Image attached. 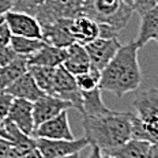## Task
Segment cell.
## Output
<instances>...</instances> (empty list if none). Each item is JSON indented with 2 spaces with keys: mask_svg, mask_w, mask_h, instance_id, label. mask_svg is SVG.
Segmentation results:
<instances>
[{
  "mask_svg": "<svg viewBox=\"0 0 158 158\" xmlns=\"http://www.w3.org/2000/svg\"><path fill=\"white\" fill-rule=\"evenodd\" d=\"M139 47L135 41L121 45L110 63L101 72L100 89L121 98L136 91L142 83V70L138 60Z\"/></svg>",
  "mask_w": 158,
  "mask_h": 158,
  "instance_id": "cell-1",
  "label": "cell"
},
{
  "mask_svg": "<svg viewBox=\"0 0 158 158\" xmlns=\"http://www.w3.org/2000/svg\"><path fill=\"white\" fill-rule=\"evenodd\" d=\"M85 138L101 150L112 149L132 139V112L108 110L101 114H82Z\"/></svg>",
  "mask_w": 158,
  "mask_h": 158,
  "instance_id": "cell-2",
  "label": "cell"
},
{
  "mask_svg": "<svg viewBox=\"0 0 158 158\" xmlns=\"http://www.w3.org/2000/svg\"><path fill=\"white\" fill-rule=\"evenodd\" d=\"M134 14L131 4L124 0H85L82 15L91 18L100 25H108L116 31L130 22Z\"/></svg>",
  "mask_w": 158,
  "mask_h": 158,
  "instance_id": "cell-3",
  "label": "cell"
},
{
  "mask_svg": "<svg viewBox=\"0 0 158 158\" xmlns=\"http://www.w3.org/2000/svg\"><path fill=\"white\" fill-rule=\"evenodd\" d=\"M83 4L85 0H45L35 18L41 27L56 19H72L82 15Z\"/></svg>",
  "mask_w": 158,
  "mask_h": 158,
  "instance_id": "cell-4",
  "label": "cell"
},
{
  "mask_svg": "<svg viewBox=\"0 0 158 158\" xmlns=\"http://www.w3.org/2000/svg\"><path fill=\"white\" fill-rule=\"evenodd\" d=\"M52 95L71 102L72 108L78 112L82 110V93L77 85V79L70 71L65 70L63 64L56 67Z\"/></svg>",
  "mask_w": 158,
  "mask_h": 158,
  "instance_id": "cell-5",
  "label": "cell"
},
{
  "mask_svg": "<svg viewBox=\"0 0 158 158\" xmlns=\"http://www.w3.org/2000/svg\"><path fill=\"white\" fill-rule=\"evenodd\" d=\"M35 147L42 154L44 158H59L70 154L81 153L86 146L89 140L86 138L81 139H45V138H34Z\"/></svg>",
  "mask_w": 158,
  "mask_h": 158,
  "instance_id": "cell-6",
  "label": "cell"
},
{
  "mask_svg": "<svg viewBox=\"0 0 158 158\" xmlns=\"http://www.w3.org/2000/svg\"><path fill=\"white\" fill-rule=\"evenodd\" d=\"M120 47L121 44L117 37H112V38L98 37L85 45L89 59H90L91 67H94L95 70L101 72L110 63V60L114 57V55L117 53Z\"/></svg>",
  "mask_w": 158,
  "mask_h": 158,
  "instance_id": "cell-7",
  "label": "cell"
},
{
  "mask_svg": "<svg viewBox=\"0 0 158 158\" xmlns=\"http://www.w3.org/2000/svg\"><path fill=\"white\" fill-rule=\"evenodd\" d=\"M4 21L8 25L12 35L42 40L41 25H40L38 19L34 15L11 10L4 15Z\"/></svg>",
  "mask_w": 158,
  "mask_h": 158,
  "instance_id": "cell-8",
  "label": "cell"
},
{
  "mask_svg": "<svg viewBox=\"0 0 158 158\" xmlns=\"http://www.w3.org/2000/svg\"><path fill=\"white\" fill-rule=\"evenodd\" d=\"M72 108L71 102L52 94H44L41 98L33 102V117H34V127H38L44 121L60 114L63 110Z\"/></svg>",
  "mask_w": 158,
  "mask_h": 158,
  "instance_id": "cell-9",
  "label": "cell"
},
{
  "mask_svg": "<svg viewBox=\"0 0 158 158\" xmlns=\"http://www.w3.org/2000/svg\"><path fill=\"white\" fill-rule=\"evenodd\" d=\"M33 138L45 139H74V134L70 127L68 112L63 110L60 114L49 118L34 128Z\"/></svg>",
  "mask_w": 158,
  "mask_h": 158,
  "instance_id": "cell-10",
  "label": "cell"
},
{
  "mask_svg": "<svg viewBox=\"0 0 158 158\" xmlns=\"http://www.w3.org/2000/svg\"><path fill=\"white\" fill-rule=\"evenodd\" d=\"M132 105L136 116L144 123L158 121V89L150 87L147 90L138 91Z\"/></svg>",
  "mask_w": 158,
  "mask_h": 158,
  "instance_id": "cell-11",
  "label": "cell"
},
{
  "mask_svg": "<svg viewBox=\"0 0 158 158\" xmlns=\"http://www.w3.org/2000/svg\"><path fill=\"white\" fill-rule=\"evenodd\" d=\"M71 19H56L42 26V40L47 44L57 48H67L74 44L75 40L70 30Z\"/></svg>",
  "mask_w": 158,
  "mask_h": 158,
  "instance_id": "cell-12",
  "label": "cell"
},
{
  "mask_svg": "<svg viewBox=\"0 0 158 158\" xmlns=\"http://www.w3.org/2000/svg\"><path fill=\"white\" fill-rule=\"evenodd\" d=\"M7 118L16 124L19 130H22L26 135L33 136L34 132V117H33V102L22 98H14L10 108Z\"/></svg>",
  "mask_w": 158,
  "mask_h": 158,
  "instance_id": "cell-13",
  "label": "cell"
},
{
  "mask_svg": "<svg viewBox=\"0 0 158 158\" xmlns=\"http://www.w3.org/2000/svg\"><path fill=\"white\" fill-rule=\"evenodd\" d=\"M8 94H11L14 98H22V100H27L30 102H34L38 98H41L45 93L38 87L35 83L34 78L31 77L30 72H26L21 78H18L15 82H12L8 87L4 89Z\"/></svg>",
  "mask_w": 158,
  "mask_h": 158,
  "instance_id": "cell-14",
  "label": "cell"
},
{
  "mask_svg": "<svg viewBox=\"0 0 158 158\" xmlns=\"http://www.w3.org/2000/svg\"><path fill=\"white\" fill-rule=\"evenodd\" d=\"M70 30L75 42L86 45L100 37V23L86 15H79L71 19Z\"/></svg>",
  "mask_w": 158,
  "mask_h": 158,
  "instance_id": "cell-15",
  "label": "cell"
},
{
  "mask_svg": "<svg viewBox=\"0 0 158 158\" xmlns=\"http://www.w3.org/2000/svg\"><path fill=\"white\" fill-rule=\"evenodd\" d=\"M67 57V49L57 48L45 42L37 52L27 56L29 65H45V67H59Z\"/></svg>",
  "mask_w": 158,
  "mask_h": 158,
  "instance_id": "cell-16",
  "label": "cell"
},
{
  "mask_svg": "<svg viewBox=\"0 0 158 158\" xmlns=\"http://www.w3.org/2000/svg\"><path fill=\"white\" fill-rule=\"evenodd\" d=\"M67 49V57H65L63 67L68 70L74 77L81 75L83 72H87L90 70V59H89L87 51L85 45H81L78 42H74Z\"/></svg>",
  "mask_w": 158,
  "mask_h": 158,
  "instance_id": "cell-17",
  "label": "cell"
},
{
  "mask_svg": "<svg viewBox=\"0 0 158 158\" xmlns=\"http://www.w3.org/2000/svg\"><path fill=\"white\" fill-rule=\"evenodd\" d=\"M151 143L142 139H130L128 142L112 149L102 150L104 154L114 158H147Z\"/></svg>",
  "mask_w": 158,
  "mask_h": 158,
  "instance_id": "cell-18",
  "label": "cell"
},
{
  "mask_svg": "<svg viewBox=\"0 0 158 158\" xmlns=\"http://www.w3.org/2000/svg\"><path fill=\"white\" fill-rule=\"evenodd\" d=\"M157 33H158V4L140 16L139 33H138V37L135 40L139 49L143 48L149 41L156 38Z\"/></svg>",
  "mask_w": 158,
  "mask_h": 158,
  "instance_id": "cell-19",
  "label": "cell"
},
{
  "mask_svg": "<svg viewBox=\"0 0 158 158\" xmlns=\"http://www.w3.org/2000/svg\"><path fill=\"white\" fill-rule=\"evenodd\" d=\"M29 71L27 56L18 55L10 64L0 68V90H4L12 82Z\"/></svg>",
  "mask_w": 158,
  "mask_h": 158,
  "instance_id": "cell-20",
  "label": "cell"
},
{
  "mask_svg": "<svg viewBox=\"0 0 158 158\" xmlns=\"http://www.w3.org/2000/svg\"><path fill=\"white\" fill-rule=\"evenodd\" d=\"M101 89L97 87L90 91H81L82 93V110L79 112L85 116H94V114H101L108 112L106 106H105L102 97H101Z\"/></svg>",
  "mask_w": 158,
  "mask_h": 158,
  "instance_id": "cell-21",
  "label": "cell"
},
{
  "mask_svg": "<svg viewBox=\"0 0 158 158\" xmlns=\"http://www.w3.org/2000/svg\"><path fill=\"white\" fill-rule=\"evenodd\" d=\"M29 72L34 78L38 87L45 94H52L53 81L56 74V67H45V65H29Z\"/></svg>",
  "mask_w": 158,
  "mask_h": 158,
  "instance_id": "cell-22",
  "label": "cell"
},
{
  "mask_svg": "<svg viewBox=\"0 0 158 158\" xmlns=\"http://www.w3.org/2000/svg\"><path fill=\"white\" fill-rule=\"evenodd\" d=\"M44 44L45 41L41 38H27V37H19V35H12L11 37L12 49L18 55H23V56L33 55Z\"/></svg>",
  "mask_w": 158,
  "mask_h": 158,
  "instance_id": "cell-23",
  "label": "cell"
},
{
  "mask_svg": "<svg viewBox=\"0 0 158 158\" xmlns=\"http://www.w3.org/2000/svg\"><path fill=\"white\" fill-rule=\"evenodd\" d=\"M75 79H77V85L81 91L94 90V89L100 87L101 71L95 70L94 67L90 65V70L87 72H83V74H81V75H77Z\"/></svg>",
  "mask_w": 158,
  "mask_h": 158,
  "instance_id": "cell-24",
  "label": "cell"
},
{
  "mask_svg": "<svg viewBox=\"0 0 158 158\" xmlns=\"http://www.w3.org/2000/svg\"><path fill=\"white\" fill-rule=\"evenodd\" d=\"M45 0H15L14 3V11L26 12L30 15H37L40 7L44 4Z\"/></svg>",
  "mask_w": 158,
  "mask_h": 158,
  "instance_id": "cell-25",
  "label": "cell"
},
{
  "mask_svg": "<svg viewBox=\"0 0 158 158\" xmlns=\"http://www.w3.org/2000/svg\"><path fill=\"white\" fill-rule=\"evenodd\" d=\"M12 101H14V97L11 94H8L4 90H0V123L4 118H7Z\"/></svg>",
  "mask_w": 158,
  "mask_h": 158,
  "instance_id": "cell-26",
  "label": "cell"
},
{
  "mask_svg": "<svg viewBox=\"0 0 158 158\" xmlns=\"http://www.w3.org/2000/svg\"><path fill=\"white\" fill-rule=\"evenodd\" d=\"M131 3H132L134 12H138L142 16L144 12H147L149 10L156 7L158 4V0H131Z\"/></svg>",
  "mask_w": 158,
  "mask_h": 158,
  "instance_id": "cell-27",
  "label": "cell"
},
{
  "mask_svg": "<svg viewBox=\"0 0 158 158\" xmlns=\"http://www.w3.org/2000/svg\"><path fill=\"white\" fill-rule=\"evenodd\" d=\"M16 56H18V53L12 49L11 45H7V47L0 48V68L10 64L16 57Z\"/></svg>",
  "mask_w": 158,
  "mask_h": 158,
  "instance_id": "cell-28",
  "label": "cell"
},
{
  "mask_svg": "<svg viewBox=\"0 0 158 158\" xmlns=\"http://www.w3.org/2000/svg\"><path fill=\"white\" fill-rule=\"evenodd\" d=\"M146 130V140L151 144H158V121L153 123H144Z\"/></svg>",
  "mask_w": 158,
  "mask_h": 158,
  "instance_id": "cell-29",
  "label": "cell"
},
{
  "mask_svg": "<svg viewBox=\"0 0 158 158\" xmlns=\"http://www.w3.org/2000/svg\"><path fill=\"white\" fill-rule=\"evenodd\" d=\"M11 37H12V33L10 30L8 25L6 23L4 18H3L0 21V48L11 45Z\"/></svg>",
  "mask_w": 158,
  "mask_h": 158,
  "instance_id": "cell-30",
  "label": "cell"
},
{
  "mask_svg": "<svg viewBox=\"0 0 158 158\" xmlns=\"http://www.w3.org/2000/svg\"><path fill=\"white\" fill-rule=\"evenodd\" d=\"M12 142H10L8 139L0 136V158H6L10 154V151L12 149Z\"/></svg>",
  "mask_w": 158,
  "mask_h": 158,
  "instance_id": "cell-31",
  "label": "cell"
},
{
  "mask_svg": "<svg viewBox=\"0 0 158 158\" xmlns=\"http://www.w3.org/2000/svg\"><path fill=\"white\" fill-rule=\"evenodd\" d=\"M14 3L15 0H0V21L4 18L8 11L14 8Z\"/></svg>",
  "mask_w": 158,
  "mask_h": 158,
  "instance_id": "cell-32",
  "label": "cell"
},
{
  "mask_svg": "<svg viewBox=\"0 0 158 158\" xmlns=\"http://www.w3.org/2000/svg\"><path fill=\"white\" fill-rule=\"evenodd\" d=\"M27 154H29L27 151L19 149V147H16V146H12L10 154L6 158H27Z\"/></svg>",
  "mask_w": 158,
  "mask_h": 158,
  "instance_id": "cell-33",
  "label": "cell"
},
{
  "mask_svg": "<svg viewBox=\"0 0 158 158\" xmlns=\"http://www.w3.org/2000/svg\"><path fill=\"white\" fill-rule=\"evenodd\" d=\"M90 146H91V150L87 158H102V150L100 147L95 146V144H90Z\"/></svg>",
  "mask_w": 158,
  "mask_h": 158,
  "instance_id": "cell-34",
  "label": "cell"
},
{
  "mask_svg": "<svg viewBox=\"0 0 158 158\" xmlns=\"http://www.w3.org/2000/svg\"><path fill=\"white\" fill-rule=\"evenodd\" d=\"M147 158H158V144H151Z\"/></svg>",
  "mask_w": 158,
  "mask_h": 158,
  "instance_id": "cell-35",
  "label": "cell"
},
{
  "mask_svg": "<svg viewBox=\"0 0 158 158\" xmlns=\"http://www.w3.org/2000/svg\"><path fill=\"white\" fill-rule=\"evenodd\" d=\"M27 158H44V157H42V154L38 151L37 147H35V149H33L30 153L27 154Z\"/></svg>",
  "mask_w": 158,
  "mask_h": 158,
  "instance_id": "cell-36",
  "label": "cell"
},
{
  "mask_svg": "<svg viewBox=\"0 0 158 158\" xmlns=\"http://www.w3.org/2000/svg\"><path fill=\"white\" fill-rule=\"evenodd\" d=\"M59 158H81L79 153H75V154H70V156H64V157H59Z\"/></svg>",
  "mask_w": 158,
  "mask_h": 158,
  "instance_id": "cell-37",
  "label": "cell"
},
{
  "mask_svg": "<svg viewBox=\"0 0 158 158\" xmlns=\"http://www.w3.org/2000/svg\"><path fill=\"white\" fill-rule=\"evenodd\" d=\"M0 136H3V138H6V139H7V135H6L4 130H3V127H2V123H0Z\"/></svg>",
  "mask_w": 158,
  "mask_h": 158,
  "instance_id": "cell-38",
  "label": "cell"
},
{
  "mask_svg": "<svg viewBox=\"0 0 158 158\" xmlns=\"http://www.w3.org/2000/svg\"><path fill=\"white\" fill-rule=\"evenodd\" d=\"M102 158H114V157H112V156H108V154H104V153H102Z\"/></svg>",
  "mask_w": 158,
  "mask_h": 158,
  "instance_id": "cell-39",
  "label": "cell"
},
{
  "mask_svg": "<svg viewBox=\"0 0 158 158\" xmlns=\"http://www.w3.org/2000/svg\"><path fill=\"white\" fill-rule=\"evenodd\" d=\"M124 2H126L127 4H131V6H132V3H131V0H124Z\"/></svg>",
  "mask_w": 158,
  "mask_h": 158,
  "instance_id": "cell-40",
  "label": "cell"
},
{
  "mask_svg": "<svg viewBox=\"0 0 158 158\" xmlns=\"http://www.w3.org/2000/svg\"><path fill=\"white\" fill-rule=\"evenodd\" d=\"M154 40H156V42L158 44V33H157V35H156V38H154Z\"/></svg>",
  "mask_w": 158,
  "mask_h": 158,
  "instance_id": "cell-41",
  "label": "cell"
}]
</instances>
